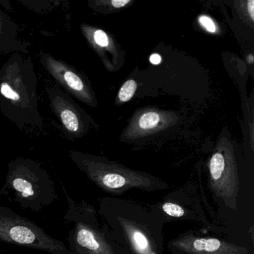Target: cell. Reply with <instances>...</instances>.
<instances>
[{"mask_svg":"<svg viewBox=\"0 0 254 254\" xmlns=\"http://www.w3.org/2000/svg\"><path fill=\"white\" fill-rule=\"evenodd\" d=\"M161 56L158 54H153L150 56L149 61L152 64L157 65L161 62Z\"/></svg>","mask_w":254,"mask_h":254,"instance_id":"obj_19","label":"cell"},{"mask_svg":"<svg viewBox=\"0 0 254 254\" xmlns=\"http://www.w3.org/2000/svg\"><path fill=\"white\" fill-rule=\"evenodd\" d=\"M8 169L3 191L11 193L22 207L38 212L58 198L51 177L35 160L20 157L12 160Z\"/></svg>","mask_w":254,"mask_h":254,"instance_id":"obj_4","label":"cell"},{"mask_svg":"<svg viewBox=\"0 0 254 254\" xmlns=\"http://www.w3.org/2000/svg\"><path fill=\"white\" fill-rule=\"evenodd\" d=\"M172 254H246L248 250L215 238L191 234L181 235L169 242Z\"/></svg>","mask_w":254,"mask_h":254,"instance_id":"obj_10","label":"cell"},{"mask_svg":"<svg viewBox=\"0 0 254 254\" xmlns=\"http://www.w3.org/2000/svg\"><path fill=\"white\" fill-rule=\"evenodd\" d=\"M177 116L156 109H145L136 114L125 130L123 139H134L166 130L176 123Z\"/></svg>","mask_w":254,"mask_h":254,"instance_id":"obj_12","label":"cell"},{"mask_svg":"<svg viewBox=\"0 0 254 254\" xmlns=\"http://www.w3.org/2000/svg\"><path fill=\"white\" fill-rule=\"evenodd\" d=\"M254 56H253V55H249V56H248V63H249V64L254 63Z\"/></svg>","mask_w":254,"mask_h":254,"instance_id":"obj_20","label":"cell"},{"mask_svg":"<svg viewBox=\"0 0 254 254\" xmlns=\"http://www.w3.org/2000/svg\"><path fill=\"white\" fill-rule=\"evenodd\" d=\"M245 5H244L243 8H242L244 12L246 13L247 17H249L251 23H254V0H248L245 2Z\"/></svg>","mask_w":254,"mask_h":254,"instance_id":"obj_17","label":"cell"},{"mask_svg":"<svg viewBox=\"0 0 254 254\" xmlns=\"http://www.w3.org/2000/svg\"><path fill=\"white\" fill-rule=\"evenodd\" d=\"M81 32L92 48L99 55L108 69L112 70L113 66L109 56L114 60L117 57V49L112 38L105 31L90 25H81Z\"/></svg>","mask_w":254,"mask_h":254,"instance_id":"obj_13","label":"cell"},{"mask_svg":"<svg viewBox=\"0 0 254 254\" xmlns=\"http://www.w3.org/2000/svg\"><path fill=\"white\" fill-rule=\"evenodd\" d=\"M68 154L78 169L107 192L120 194L130 189H140L148 191L169 189V186L159 178L130 170L105 159L75 150H71Z\"/></svg>","mask_w":254,"mask_h":254,"instance_id":"obj_3","label":"cell"},{"mask_svg":"<svg viewBox=\"0 0 254 254\" xmlns=\"http://www.w3.org/2000/svg\"><path fill=\"white\" fill-rule=\"evenodd\" d=\"M0 111L21 130H42L38 77L24 53H13L0 69Z\"/></svg>","mask_w":254,"mask_h":254,"instance_id":"obj_2","label":"cell"},{"mask_svg":"<svg viewBox=\"0 0 254 254\" xmlns=\"http://www.w3.org/2000/svg\"><path fill=\"white\" fill-rule=\"evenodd\" d=\"M209 180L214 193L234 209L239 190L237 165L233 147L226 139H220L209 163Z\"/></svg>","mask_w":254,"mask_h":254,"instance_id":"obj_7","label":"cell"},{"mask_svg":"<svg viewBox=\"0 0 254 254\" xmlns=\"http://www.w3.org/2000/svg\"><path fill=\"white\" fill-rule=\"evenodd\" d=\"M163 224L178 220H192L206 222L200 204L183 193H172L162 201L148 206Z\"/></svg>","mask_w":254,"mask_h":254,"instance_id":"obj_11","label":"cell"},{"mask_svg":"<svg viewBox=\"0 0 254 254\" xmlns=\"http://www.w3.org/2000/svg\"><path fill=\"white\" fill-rule=\"evenodd\" d=\"M99 213L118 254H163V224L148 208L106 197L99 201Z\"/></svg>","mask_w":254,"mask_h":254,"instance_id":"obj_1","label":"cell"},{"mask_svg":"<svg viewBox=\"0 0 254 254\" xmlns=\"http://www.w3.org/2000/svg\"><path fill=\"white\" fill-rule=\"evenodd\" d=\"M0 242L51 254H74L63 242L52 237L44 229L8 208L0 207Z\"/></svg>","mask_w":254,"mask_h":254,"instance_id":"obj_6","label":"cell"},{"mask_svg":"<svg viewBox=\"0 0 254 254\" xmlns=\"http://www.w3.org/2000/svg\"><path fill=\"white\" fill-rule=\"evenodd\" d=\"M40 62L47 72L69 94L90 106H96V97L90 84L73 66L56 59L50 53H41Z\"/></svg>","mask_w":254,"mask_h":254,"instance_id":"obj_8","label":"cell"},{"mask_svg":"<svg viewBox=\"0 0 254 254\" xmlns=\"http://www.w3.org/2000/svg\"><path fill=\"white\" fill-rule=\"evenodd\" d=\"M66 197L69 209L65 218L74 224L67 239L69 251L74 254H118L106 227L98 223L94 209Z\"/></svg>","mask_w":254,"mask_h":254,"instance_id":"obj_5","label":"cell"},{"mask_svg":"<svg viewBox=\"0 0 254 254\" xmlns=\"http://www.w3.org/2000/svg\"><path fill=\"white\" fill-rule=\"evenodd\" d=\"M131 2L130 0H111L110 2H107L108 5H111V7L116 9L122 8L127 5V4Z\"/></svg>","mask_w":254,"mask_h":254,"instance_id":"obj_18","label":"cell"},{"mask_svg":"<svg viewBox=\"0 0 254 254\" xmlns=\"http://www.w3.org/2000/svg\"><path fill=\"white\" fill-rule=\"evenodd\" d=\"M136 88H137V84L134 80H127L120 88L118 94L119 101L123 103L130 101L134 96Z\"/></svg>","mask_w":254,"mask_h":254,"instance_id":"obj_15","label":"cell"},{"mask_svg":"<svg viewBox=\"0 0 254 254\" xmlns=\"http://www.w3.org/2000/svg\"><path fill=\"white\" fill-rule=\"evenodd\" d=\"M29 45L20 38L18 26L0 8V55L26 54Z\"/></svg>","mask_w":254,"mask_h":254,"instance_id":"obj_14","label":"cell"},{"mask_svg":"<svg viewBox=\"0 0 254 254\" xmlns=\"http://www.w3.org/2000/svg\"><path fill=\"white\" fill-rule=\"evenodd\" d=\"M50 107L68 137L81 138L88 132L90 120L85 112L63 90L47 89Z\"/></svg>","mask_w":254,"mask_h":254,"instance_id":"obj_9","label":"cell"},{"mask_svg":"<svg viewBox=\"0 0 254 254\" xmlns=\"http://www.w3.org/2000/svg\"><path fill=\"white\" fill-rule=\"evenodd\" d=\"M200 25L210 33H215L217 32V26L215 22L207 16L202 15L199 17Z\"/></svg>","mask_w":254,"mask_h":254,"instance_id":"obj_16","label":"cell"}]
</instances>
